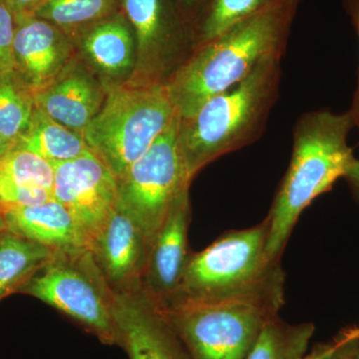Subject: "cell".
<instances>
[{"instance_id":"28","label":"cell","mask_w":359,"mask_h":359,"mask_svg":"<svg viewBox=\"0 0 359 359\" xmlns=\"http://www.w3.org/2000/svg\"><path fill=\"white\" fill-rule=\"evenodd\" d=\"M44 0H0V4L8 9L14 18L33 15Z\"/></svg>"},{"instance_id":"36","label":"cell","mask_w":359,"mask_h":359,"mask_svg":"<svg viewBox=\"0 0 359 359\" xmlns=\"http://www.w3.org/2000/svg\"><path fill=\"white\" fill-rule=\"evenodd\" d=\"M355 127H358V128H359V121H358V124H356Z\"/></svg>"},{"instance_id":"23","label":"cell","mask_w":359,"mask_h":359,"mask_svg":"<svg viewBox=\"0 0 359 359\" xmlns=\"http://www.w3.org/2000/svg\"><path fill=\"white\" fill-rule=\"evenodd\" d=\"M54 167L32 151L14 145L0 157V184L53 193Z\"/></svg>"},{"instance_id":"11","label":"cell","mask_w":359,"mask_h":359,"mask_svg":"<svg viewBox=\"0 0 359 359\" xmlns=\"http://www.w3.org/2000/svg\"><path fill=\"white\" fill-rule=\"evenodd\" d=\"M118 344L130 359H192L160 304L143 289L116 294Z\"/></svg>"},{"instance_id":"31","label":"cell","mask_w":359,"mask_h":359,"mask_svg":"<svg viewBox=\"0 0 359 359\" xmlns=\"http://www.w3.org/2000/svg\"><path fill=\"white\" fill-rule=\"evenodd\" d=\"M15 145V142L8 140L0 135V157L6 154L7 151L11 150Z\"/></svg>"},{"instance_id":"34","label":"cell","mask_w":359,"mask_h":359,"mask_svg":"<svg viewBox=\"0 0 359 359\" xmlns=\"http://www.w3.org/2000/svg\"><path fill=\"white\" fill-rule=\"evenodd\" d=\"M353 358V359H359V339L356 340L355 344H354Z\"/></svg>"},{"instance_id":"19","label":"cell","mask_w":359,"mask_h":359,"mask_svg":"<svg viewBox=\"0 0 359 359\" xmlns=\"http://www.w3.org/2000/svg\"><path fill=\"white\" fill-rule=\"evenodd\" d=\"M54 252L6 231L0 240V301L20 292Z\"/></svg>"},{"instance_id":"33","label":"cell","mask_w":359,"mask_h":359,"mask_svg":"<svg viewBox=\"0 0 359 359\" xmlns=\"http://www.w3.org/2000/svg\"><path fill=\"white\" fill-rule=\"evenodd\" d=\"M6 222H4V217H2L1 212H0V240H1L2 236L6 233Z\"/></svg>"},{"instance_id":"32","label":"cell","mask_w":359,"mask_h":359,"mask_svg":"<svg viewBox=\"0 0 359 359\" xmlns=\"http://www.w3.org/2000/svg\"><path fill=\"white\" fill-rule=\"evenodd\" d=\"M344 337H346V339L347 340L346 359H353V347L354 344H355L356 340H358V339H355V337H349V335L347 334H344Z\"/></svg>"},{"instance_id":"22","label":"cell","mask_w":359,"mask_h":359,"mask_svg":"<svg viewBox=\"0 0 359 359\" xmlns=\"http://www.w3.org/2000/svg\"><path fill=\"white\" fill-rule=\"evenodd\" d=\"M34 92L14 70L0 73V135L16 142L34 113Z\"/></svg>"},{"instance_id":"5","label":"cell","mask_w":359,"mask_h":359,"mask_svg":"<svg viewBox=\"0 0 359 359\" xmlns=\"http://www.w3.org/2000/svg\"><path fill=\"white\" fill-rule=\"evenodd\" d=\"M177 115L165 82L136 78L107 92L83 136L120 182Z\"/></svg>"},{"instance_id":"7","label":"cell","mask_w":359,"mask_h":359,"mask_svg":"<svg viewBox=\"0 0 359 359\" xmlns=\"http://www.w3.org/2000/svg\"><path fill=\"white\" fill-rule=\"evenodd\" d=\"M268 231L264 219L252 228L228 231L205 250L191 254L174 299L241 294L280 273V262L273 261L266 250Z\"/></svg>"},{"instance_id":"1","label":"cell","mask_w":359,"mask_h":359,"mask_svg":"<svg viewBox=\"0 0 359 359\" xmlns=\"http://www.w3.org/2000/svg\"><path fill=\"white\" fill-rule=\"evenodd\" d=\"M302 0H278L198 45L166 87L181 118L249 76L262 61L283 57Z\"/></svg>"},{"instance_id":"24","label":"cell","mask_w":359,"mask_h":359,"mask_svg":"<svg viewBox=\"0 0 359 359\" xmlns=\"http://www.w3.org/2000/svg\"><path fill=\"white\" fill-rule=\"evenodd\" d=\"M278 0H210L193 23L195 47Z\"/></svg>"},{"instance_id":"3","label":"cell","mask_w":359,"mask_h":359,"mask_svg":"<svg viewBox=\"0 0 359 359\" xmlns=\"http://www.w3.org/2000/svg\"><path fill=\"white\" fill-rule=\"evenodd\" d=\"M282 58L264 59L240 83L180 117V152L191 181L210 163L263 135L280 95Z\"/></svg>"},{"instance_id":"12","label":"cell","mask_w":359,"mask_h":359,"mask_svg":"<svg viewBox=\"0 0 359 359\" xmlns=\"http://www.w3.org/2000/svg\"><path fill=\"white\" fill-rule=\"evenodd\" d=\"M151 244L143 228L119 203L89 250L113 292L123 294L141 287Z\"/></svg>"},{"instance_id":"13","label":"cell","mask_w":359,"mask_h":359,"mask_svg":"<svg viewBox=\"0 0 359 359\" xmlns=\"http://www.w3.org/2000/svg\"><path fill=\"white\" fill-rule=\"evenodd\" d=\"M191 221L189 189L177 198L151 245L142 289L161 306L178 294L191 254L188 230Z\"/></svg>"},{"instance_id":"30","label":"cell","mask_w":359,"mask_h":359,"mask_svg":"<svg viewBox=\"0 0 359 359\" xmlns=\"http://www.w3.org/2000/svg\"><path fill=\"white\" fill-rule=\"evenodd\" d=\"M344 178L347 180L351 189L359 198V159H354Z\"/></svg>"},{"instance_id":"17","label":"cell","mask_w":359,"mask_h":359,"mask_svg":"<svg viewBox=\"0 0 359 359\" xmlns=\"http://www.w3.org/2000/svg\"><path fill=\"white\" fill-rule=\"evenodd\" d=\"M79 42L86 57L109 76H121L134 65V33L122 11L72 39Z\"/></svg>"},{"instance_id":"20","label":"cell","mask_w":359,"mask_h":359,"mask_svg":"<svg viewBox=\"0 0 359 359\" xmlns=\"http://www.w3.org/2000/svg\"><path fill=\"white\" fill-rule=\"evenodd\" d=\"M121 11V0H44L33 15L57 26L72 41L84 30Z\"/></svg>"},{"instance_id":"35","label":"cell","mask_w":359,"mask_h":359,"mask_svg":"<svg viewBox=\"0 0 359 359\" xmlns=\"http://www.w3.org/2000/svg\"><path fill=\"white\" fill-rule=\"evenodd\" d=\"M348 334H351V337H358V339H359V328H358V330H351V332H348Z\"/></svg>"},{"instance_id":"25","label":"cell","mask_w":359,"mask_h":359,"mask_svg":"<svg viewBox=\"0 0 359 359\" xmlns=\"http://www.w3.org/2000/svg\"><path fill=\"white\" fill-rule=\"evenodd\" d=\"M14 30L15 20L13 13L0 4V73L14 70Z\"/></svg>"},{"instance_id":"16","label":"cell","mask_w":359,"mask_h":359,"mask_svg":"<svg viewBox=\"0 0 359 359\" xmlns=\"http://www.w3.org/2000/svg\"><path fill=\"white\" fill-rule=\"evenodd\" d=\"M6 230L53 250L88 248V241L68 210L55 199L29 207L0 210Z\"/></svg>"},{"instance_id":"9","label":"cell","mask_w":359,"mask_h":359,"mask_svg":"<svg viewBox=\"0 0 359 359\" xmlns=\"http://www.w3.org/2000/svg\"><path fill=\"white\" fill-rule=\"evenodd\" d=\"M122 13L136 39L137 75L165 82L195 48L193 25L176 0H121Z\"/></svg>"},{"instance_id":"2","label":"cell","mask_w":359,"mask_h":359,"mask_svg":"<svg viewBox=\"0 0 359 359\" xmlns=\"http://www.w3.org/2000/svg\"><path fill=\"white\" fill-rule=\"evenodd\" d=\"M353 127L348 111H311L295 123L292 159L266 218V250L273 261L280 262L302 212L346 177L355 159L348 145Z\"/></svg>"},{"instance_id":"21","label":"cell","mask_w":359,"mask_h":359,"mask_svg":"<svg viewBox=\"0 0 359 359\" xmlns=\"http://www.w3.org/2000/svg\"><path fill=\"white\" fill-rule=\"evenodd\" d=\"M314 325H290L276 316L266 323L245 359H299L308 351Z\"/></svg>"},{"instance_id":"26","label":"cell","mask_w":359,"mask_h":359,"mask_svg":"<svg viewBox=\"0 0 359 359\" xmlns=\"http://www.w3.org/2000/svg\"><path fill=\"white\" fill-rule=\"evenodd\" d=\"M346 337H342L334 344L314 347L311 353H306L299 359H346Z\"/></svg>"},{"instance_id":"18","label":"cell","mask_w":359,"mask_h":359,"mask_svg":"<svg viewBox=\"0 0 359 359\" xmlns=\"http://www.w3.org/2000/svg\"><path fill=\"white\" fill-rule=\"evenodd\" d=\"M15 145L32 151L53 166L76 159L90 150L83 134L52 119L37 107L29 126L16 140Z\"/></svg>"},{"instance_id":"6","label":"cell","mask_w":359,"mask_h":359,"mask_svg":"<svg viewBox=\"0 0 359 359\" xmlns=\"http://www.w3.org/2000/svg\"><path fill=\"white\" fill-rule=\"evenodd\" d=\"M20 294L57 309L102 344L117 346L116 294L88 248L55 250Z\"/></svg>"},{"instance_id":"29","label":"cell","mask_w":359,"mask_h":359,"mask_svg":"<svg viewBox=\"0 0 359 359\" xmlns=\"http://www.w3.org/2000/svg\"><path fill=\"white\" fill-rule=\"evenodd\" d=\"M210 0H176L184 15L194 23L196 18L204 11Z\"/></svg>"},{"instance_id":"10","label":"cell","mask_w":359,"mask_h":359,"mask_svg":"<svg viewBox=\"0 0 359 359\" xmlns=\"http://www.w3.org/2000/svg\"><path fill=\"white\" fill-rule=\"evenodd\" d=\"M53 167V199L68 210L90 247L119 204V182L91 150Z\"/></svg>"},{"instance_id":"14","label":"cell","mask_w":359,"mask_h":359,"mask_svg":"<svg viewBox=\"0 0 359 359\" xmlns=\"http://www.w3.org/2000/svg\"><path fill=\"white\" fill-rule=\"evenodd\" d=\"M14 20V71L35 93L72 63V41L57 26L37 16Z\"/></svg>"},{"instance_id":"8","label":"cell","mask_w":359,"mask_h":359,"mask_svg":"<svg viewBox=\"0 0 359 359\" xmlns=\"http://www.w3.org/2000/svg\"><path fill=\"white\" fill-rule=\"evenodd\" d=\"M180 115L119 182V203L153 242L177 198L191 180L178 144ZM152 245V244H151Z\"/></svg>"},{"instance_id":"27","label":"cell","mask_w":359,"mask_h":359,"mask_svg":"<svg viewBox=\"0 0 359 359\" xmlns=\"http://www.w3.org/2000/svg\"><path fill=\"white\" fill-rule=\"evenodd\" d=\"M346 9L348 15L351 16L353 25L355 27L356 33H358L359 41V0H346ZM353 117L354 124H358L359 121V66L358 75V84L354 91L353 103H351V109L348 110Z\"/></svg>"},{"instance_id":"15","label":"cell","mask_w":359,"mask_h":359,"mask_svg":"<svg viewBox=\"0 0 359 359\" xmlns=\"http://www.w3.org/2000/svg\"><path fill=\"white\" fill-rule=\"evenodd\" d=\"M107 92L81 66H69L54 81L35 92V105L52 119L83 134L98 114Z\"/></svg>"},{"instance_id":"4","label":"cell","mask_w":359,"mask_h":359,"mask_svg":"<svg viewBox=\"0 0 359 359\" xmlns=\"http://www.w3.org/2000/svg\"><path fill=\"white\" fill-rule=\"evenodd\" d=\"M285 273L241 294L180 297L161 306L192 359H245L285 304Z\"/></svg>"}]
</instances>
